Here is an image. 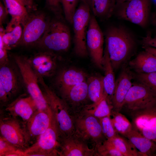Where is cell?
Returning a JSON list of instances; mask_svg holds the SVG:
<instances>
[{
	"label": "cell",
	"instance_id": "6da1fadb",
	"mask_svg": "<svg viewBox=\"0 0 156 156\" xmlns=\"http://www.w3.org/2000/svg\"><path fill=\"white\" fill-rule=\"evenodd\" d=\"M105 47L114 70L118 69L131 56L136 47L133 35L121 26L108 27L104 34Z\"/></svg>",
	"mask_w": 156,
	"mask_h": 156
},
{
	"label": "cell",
	"instance_id": "7a4b0ae2",
	"mask_svg": "<svg viewBox=\"0 0 156 156\" xmlns=\"http://www.w3.org/2000/svg\"><path fill=\"white\" fill-rule=\"evenodd\" d=\"M37 75L43 94L55 119L60 136H67L74 134L73 120L65 101L46 84L42 77Z\"/></svg>",
	"mask_w": 156,
	"mask_h": 156
},
{
	"label": "cell",
	"instance_id": "3957f363",
	"mask_svg": "<svg viewBox=\"0 0 156 156\" xmlns=\"http://www.w3.org/2000/svg\"><path fill=\"white\" fill-rule=\"evenodd\" d=\"M71 116L75 134L88 144H90L95 151L107 140L103 133L99 119L83 112Z\"/></svg>",
	"mask_w": 156,
	"mask_h": 156
},
{
	"label": "cell",
	"instance_id": "277c9868",
	"mask_svg": "<svg viewBox=\"0 0 156 156\" xmlns=\"http://www.w3.org/2000/svg\"><path fill=\"white\" fill-rule=\"evenodd\" d=\"M70 34L69 27L61 20H50L47 29L36 45L45 51H66L70 45Z\"/></svg>",
	"mask_w": 156,
	"mask_h": 156
},
{
	"label": "cell",
	"instance_id": "5b68a950",
	"mask_svg": "<svg viewBox=\"0 0 156 156\" xmlns=\"http://www.w3.org/2000/svg\"><path fill=\"white\" fill-rule=\"evenodd\" d=\"M14 58L22 82L38 110L48 109L49 106L40 87L37 75L30 65L28 58L18 55L14 56Z\"/></svg>",
	"mask_w": 156,
	"mask_h": 156
},
{
	"label": "cell",
	"instance_id": "8992f818",
	"mask_svg": "<svg viewBox=\"0 0 156 156\" xmlns=\"http://www.w3.org/2000/svg\"><path fill=\"white\" fill-rule=\"evenodd\" d=\"M60 133L53 115L50 125L24 151L25 156H58Z\"/></svg>",
	"mask_w": 156,
	"mask_h": 156
},
{
	"label": "cell",
	"instance_id": "52a82bcc",
	"mask_svg": "<svg viewBox=\"0 0 156 156\" xmlns=\"http://www.w3.org/2000/svg\"><path fill=\"white\" fill-rule=\"evenodd\" d=\"M90 10L88 5L81 1L73 18V51L76 55L80 57H86L88 54L86 37L91 16Z\"/></svg>",
	"mask_w": 156,
	"mask_h": 156
},
{
	"label": "cell",
	"instance_id": "ba28073f",
	"mask_svg": "<svg viewBox=\"0 0 156 156\" xmlns=\"http://www.w3.org/2000/svg\"><path fill=\"white\" fill-rule=\"evenodd\" d=\"M151 0H130L116 5L114 14L119 19L142 28L148 24Z\"/></svg>",
	"mask_w": 156,
	"mask_h": 156
},
{
	"label": "cell",
	"instance_id": "9c48e42d",
	"mask_svg": "<svg viewBox=\"0 0 156 156\" xmlns=\"http://www.w3.org/2000/svg\"><path fill=\"white\" fill-rule=\"evenodd\" d=\"M128 113L133 128L146 137L156 141V99Z\"/></svg>",
	"mask_w": 156,
	"mask_h": 156
},
{
	"label": "cell",
	"instance_id": "30bf717a",
	"mask_svg": "<svg viewBox=\"0 0 156 156\" xmlns=\"http://www.w3.org/2000/svg\"><path fill=\"white\" fill-rule=\"evenodd\" d=\"M34 12L29 13L22 26L23 31L20 45H36L42 36L50 21L44 13Z\"/></svg>",
	"mask_w": 156,
	"mask_h": 156
},
{
	"label": "cell",
	"instance_id": "8fae6325",
	"mask_svg": "<svg viewBox=\"0 0 156 156\" xmlns=\"http://www.w3.org/2000/svg\"><path fill=\"white\" fill-rule=\"evenodd\" d=\"M104 36L96 17L91 15L86 35V47L92 61L101 69H103Z\"/></svg>",
	"mask_w": 156,
	"mask_h": 156
},
{
	"label": "cell",
	"instance_id": "7c38bea8",
	"mask_svg": "<svg viewBox=\"0 0 156 156\" xmlns=\"http://www.w3.org/2000/svg\"><path fill=\"white\" fill-rule=\"evenodd\" d=\"M1 135L18 148L25 151L29 147L24 125L17 118L1 117Z\"/></svg>",
	"mask_w": 156,
	"mask_h": 156
},
{
	"label": "cell",
	"instance_id": "4fadbf2b",
	"mask_svg": "<svg viewBox=\"0 0 156 156\" xmlns=\"http://www.w3.org/2000/svg\"><path fill=\"white\" fill-rule=\"evenodd\" d=\"M60 91L71 116L80 112L88 105L86 103L89 99L86 81Z\"/></svg>",
	"mask_w": 156,
	"mask_h": 156
},
{
	"label": "cell",
	"instance_id": "5bb4252c",
	"mask_svg": "<svg viewBox=\"0 0 156 156\" xmlns=\"http://www.w3.org/2000/svg\"><path fill=\"white\" fill-rule=\"evenodd\" d=\"M156 99L155 93L138 82L133 83L126 96L122 109H125L129 113L142 108Z\"/></svg>",
	"mask_w": 156,
	"mask_h": 156
},
{
	"label": "cell",
	"instance_id": "9a60e30c",
	"mask_svg": "<svg viewBox=\"0 0 156 156\" xmlns=\"http://www.w3.org/2000/svg\"><path fill=\"white\" fill-rule=\"evenodd\" d=\"M53 117L50 107L45 110H38L33 115L24 125L29 145L34 143L49 127Z\"/></svg>",
	"mask_w": 156,
	"mask_h": 156
},
{
	"label": "cell",
	"instance_id": "2e32d148",
	"mask_svg": "<svg viewBox=\"0 0 156 156\" xmlns=\"http://www.w3.org/2000/svg\"><path fill=\"white\" fill-rule=\"evenodd\" d=\"M60 156H95L94 148L75 134L67 136H60Z\"/></svg>",
	"mask_w": 156,
	"mask_h": 156
},
{
	"label": "cell",
	"instance_id": "e0dca14e",
	"mask_svg": "<svg viewBox=\"0 0 156 156\" xmlns=\"http://www.w3.org/2000/svg\"><path fill=\"white\" fill-rule=\"evenodd\" d=\"M28 59L37 74L43 78L50 77L55 73L60 57L53 52L45 51Z\"/></svg>",
	"mask_w": 156,
	"mask_h": 156
},
{
	"label": "cell",
	"instance_id": "ac0fdd59",
	"mask_svg": "<svg viewBox=\"0 0 156 156\" xmlns=\"http://www.w3.org/2000/svg\"><path fill=\"white\" fill-rule=\"evenodd\" d=\"M38 110L32 98L25 94L20 96L7 105L5 109L9 116L21 118L24 125Z\"/></svg>",
	"mask_w": 156,
	"mask_h": 156
},
{
	"label": "cell",
	"instance_id": "d6986e66",
	"mask_svg": "<svg viewBox=\"0 0 156 156\" xmlns=\"http://www.w3.org/2000/svg\"><path fill=\"white\" fill-rule=\"evenodd\" d=\"M129 68L125 67L116 81L111 100L112 111L120 112L126 96L132 85L133 74Z\"/></svg>",
	"mask_w": 156,
	"mask_h": 156
},
{
	"label": "cell",
	"instance_id": "ffe728a7",
	"mask_svg": "<svg viewBox=\"0 0 156 156\" xmlns=\"http://www.w3.org/2000/svg\"><path fill=\"white\" fill-rule=\"evenodd\" d=\"M4 5L12 18L5 29V32L9 31L19 24L23 26L29 15L26 7L18 0H3Z\"/></svg>",
	"mask_w": 156,
	"mask_h": 156
},
{
	"label": "cell",
	"instance_id": "44dd1931",
	"mask_svg": "<svg viewBox=\"0 0 156 156\" xmlns=\"http://www.w3.org/2000/svg\"><path fill=\"white\" fill-rule=\"evenodd\" d=\"M20 83L17 74L9 62L0 66V83L6 91L9 99L18 93Z\"/></svg>",
	"mask_w": 156,
	"mask_h": 156
},
{
	"label": "cell",
	"instance_id": "7402d4cb",
	"mask_svg": "<svg viewBox=\"0 0 156 156\" xmlns=\"http://www.w3.org/2000/svg\"><path fill=\"white\" fill-rule=\"evenodd\" d=\"M125 137L144 156H156V141L146 137L133 128Z\"/></svg>",
	"mask_w": 156,
	"mask_h": 156
},
{
	"label": "cell",
	"instance_id": "603a6c76",
	"mask_svg": "<svg viewBox=\"0 0 156 156\" xmlns=\"http://www.w3.org/2000/svg\"><path fill=\"white\" fill-rule=\"evenodd\" d=\"M130 68L136 73L156 72V57L145 50L139 53L129 63Z\"/></svg>",
	"mask_w": 156,
	"mask_h": 156
},
{
	"label": "cell",
	"instance_id": "cb8c5ba5",
	"mask_svg": "<svg viewBox=\"0 0 156 156\" xmlns=\"http://www.w3.org/2000/svg\"><path fill=\"white\" fill-rule=\"evenodd\" d=\"M87 75L83 71L74 68H68L59 73L56 82L60 90L85 81Z\"/></svg>",
	"mask_w": 156,
	"mask_h": 156
},
{
	"label": "cell",
	"instance_id": "d4e9b609",
	"mask_svg": "<svg viewBox=\"0 0 156 156\" xmlns=\"http://www.w3.org/2000/svg\"><path fill=\"white\" fill-rule=\"evenodd\" d=\"M103 64L104 72V75L103 76L104 93L111 103L116 81L114 71V70L107 51L105 48L104 51Z\"/></svg>",
	"mask_w": 156,
	"mask_h": 156
},
{
	"label": "cell",
	"instance_id": "484cf974",
	"mask_svg": "<svg viewBox=\"0 0 156 156\" xmlns=\"http://www.w3.org/2000/svg\"><path fill=\"white\" fill-rule=\"evenodd\" d=\"M116 6L115 0H92L91 10L96 18L105 21L114 14Z\"/></svg>",
	"mask_w": 156,
	"mask_h": 156
},
{
	"label": "cell",
	"instance_id": "4316f807",
	"mask_svg": "<svg viewBox=\"0 0 156 156\" xmlns=\"http://www.w3.org/2000/svg\"><path fill=\"white\" fill-rule=\"evenodd\" d=\"M112 111L111 103L104 93L103 97L98 102L87 105L81 112L100 119L107 116L111 117Z\"/></svg>",
	"mask_w": 156,
	"mask_h": 156
},
{
	"label": "cell",
	"instance_id": "83f0119b",
	"mask_svg": "<svg viewBox=\"0 0 156 156\" xmlns=\"http://www.w3.org/2000/svg\"><path fill=\"white\" fill-rule=\"evenodd\" d=\"M88 99L91 103L98 102L104 94L103 76L94 75L87 78Z\"/></svg>",
	"mask_w": 156,
	"mask_h": 156
},
{
	"label": "cell",
	"instance_id": "f1b7e54d",
	"mask_svg": "<svg viewBox=\"0 0 156 156\" xmlns=\"http://www.w3.org/2000/svg\"><path fill=\"white\" fill-rule=\"evenodd\" d=\"M107 140L123 156H144L126 137L118 134Z\"/></svg>",
	"mask_w": 156,
	"mask_h": 156
},
{
	"label": "cell",
	"instance_id": "f546056e",
	"mask_svg": "<svg viewBox=\"0 0 156 156\" xmlns=\"http://www.w3.org/2000/svg\"><path fill=\"white\" fill-rule=\"evenodd\" d=\"M22 26L19 24L7 32H5V29L0 26V33L2 34L3 42L7 50L20 45L23 31Z\"/></svg>",
	"mask_w": 156,
	"mask_h": 156
},
{
	"label": "cell",
	"instance_id": "4dcf8cb0",
	"mask_svg": "<svg viewBox=\"0 0 156 156\" xmlns=\"http://www.w3.org/2000/svg\"><path fill=\"white\" fill-rule=\"evenodd\" d=\"M111 117L113 126L117 133L125 137L133 128L131 123L120 112L112 111Z\"/></svg>",
	"mask_w": 156,
	"mask_h": 156
},
{
	"label": "cell",
	"instance_id": "1f68e13d",
	"mask_svg": "<svg viewBox=\"0 0 156 156\" xmlns=\"http://www.w3.org/2000/svg\"><path fill=\"white\" fill-rule=\"evenodd\" d=\"M0 156H25V153L0 135Z\"/></svg>",
	"mask_w": 156,
	"mask_h": 156
},
{
	"label": "cell",
	"instance_id": "d6a6232c",
	"mask_svg": "<svg viewBox=\"0 0 156 156\" xmlns=\"http://www.w3.org/2000/svg\"><path fill=\"white\" fill-rule=\"evenodd\" d=\"M133 74L138 82L146 86L156 94V72Z\"/></svg>",
	"mask_w": 156,
	"mask_h": 156
},
{
	"label": "cell",
	"instance_id": "836d02e7",
	"mask_svg": "<svg viewBox=\"0 0 156 156\" xmlns=\"http://www.w3.org/2000/svg\"><path fill=\"white\" fill-rule=\"evenodd\" d=\"M95 152V156H123L107 140L97 147Z\"/></svg>",
	"mask_w": 156,
	"mask_h": 156
},
{
	"label": "cell",
	"instance_id": "e575fe53",
	"mask_svg": "<svg viewBox=\"0 0 156 156\" xmlns=\"http://www.w3.org/2000/svg\"><path fill=\"white\" fill-rule=\"evenodd\" d=\"M66 20L72 24L73 18L78 0H60Z\"/></svg>",
	"mask_w": 156,
	"mask_h": 156
},
{
	"label": "cell",
	"instance_id": "d590c367",
	"mask_svg": "<svg viewBox=\"0 0 156 156\" xmlns=\"http://www.w3.org/2000/svg\"><path fill=\"white\" fill-rule=\"evenodd\" d=\"M99 119L103 133L107 140L111 139L118 134L113 126L111 117H105Z\"/></svg>",
	"mask_w": 156,
	"mask_h": 156
},
{
	"label": "cell",
	"instance_id": "8d00e7d4",
	"mask_svg": "<svg viewBox=\"0 0 156 156\" xmlns=\"http://www.w3.org/2000/svg\"><path fill=\"white\" fill-rule=\"evenodd\" d=\"M7 50L2 40V34L0 33V66L5 64L9 62Z\"/></svg>",
	"mask_w": 156,
	"mask_h": 156
},
{
	"label": "cell",
	"instance_id": "74e56055",
	"mask_svg": "<svg viewBox=\"0 0 156 156\" xmlns=\"http://www.w3.org/2000/svg\"><path fill=\"white\" fill-rule=\"evenodd\" d=\"M48 8L56 14L59 15L61 12L60 0H46Z\"/></svg>",
	"mask_w": 156,
	"mask_h": 156
},
{
	"label": "cell",
	"instance_id": "f35d334b",
	"mask_svg": "<svg viewBox=\"0 0 156 156\" xmlns=\"http://www.w3.org/2000/svg\"><path fill=\"white\" fill-rule=\"evenodd\" d=\"M141 43L142 46L151 47L156 49V37H152L151 33L148 32L142 38Z\"/></svg>",
	"mask_w": 156,
	"mask_h": 156
},
{
	"label": "cell",
	"instance_id": "ab89813d",
	"mask_svg": "<svg viewBox=\"0 0 156 156\" xmlns=\"http://www.w3.org/2000/svg\"><path fill=\"white\" fill-rule=\"evenodd\" d=\"M23 4L29 12L36 11V6L34 0H18Z\"/></svg>",
	"mask_w": 156,
	"mask_h": 156
},
{
	"label": "cell",
	"instance_id": "60d3db41",
	"mask_svg": "<svg viewBox=\"0 0 156 156\" xmlns=\"http://www.w3.org/2000/svg\"><path fill=\"white\" fill-rule=\"evenodd\" d=\"M8 94L2 85L0 83V100L1 103H6L9 100Z\"/></svg>",
	"mask_w": 156,
	"mask_h": 156
},
{
	"label": "cell",
	"instance_id": "b9f144b4",
	"mask_svg": "<svg viewBox=\"0 0 156 156\" xmlns=\"http://www.w3.org/2000/svg\"><path fill=\"white\" fill-rule=\"evenodd\" d=\"M8 13L4 5L0 2V24L1 25L4 22Z\"/></svg>",
	"mask_w": 156,
	"mask_h": 156
},
{
	"label": "cell",
	"instance_id": "7bdbcfd3",
	"mask_svg": "<svg viewBox=\"0 0 156 156\" xmlns=\"http://www.w3.org/2000/svg\"><path fill=\"white\" fill-rule=\"evenodd\" d=\"M143 48L144 50L150 53L156 57V49L149 46H143Z\"/></svg>",
	"mask_w": 156,
	"mask_h": 156
},
{
	"label": "cell",
	"instance_id": "ee69618b",
	"mask_svg": "<svg viewBox=\"0 0 156 156\" xmlns=\"http://www.w3.org/2000/svg\"><path fill=\"white\" fill-rule=\"evenodd\" d=\"M81 1L88 5L91 9L92 0H81Z\"/></svg>",
	"mask_w": 156,
	"mask_h": 156
},
{
	"label": "cell",
	"instance_id": "f6af8a7d",
	"mask_svg": "<svg viewBox=\"0 0 156 156\" xmlns=\"http://www.w3.org/2000/svg\"><path fill=\"white\" fill-rule=\"evenodd\" d=\"M129 0H115L116 3V5H118Z\"/></svg>",
	"mask_w": 156,
	"mask_h": 156
},
{
	"label": "cell",
	"instance_id": "bcb514c9",
	"mask_svg": "<svg viewBox=\"0 0 156 156\" xmlns=\"http://www.w3.org/2000/svg\"><path fill=\"white\" fill-rule=\"evenodd\" d=\"M152 23L155 26V31L156 34V16H155V17H154L152 20ZM156 37V36L155 37Z\"/></svg>",
	"mask_w": 156,
	"mask_h": 156
},
{
	"label": "cell",
	"instance_id": "7dc6e473",
	"mask_svg": "<svg viewBox=\"0 0 156 156\" xmlns=\"http://www.w3.org/2000/svg\"><path fill=\"white\" fill-rule=\"evenodd\" d=\"M155 4L156 5V0H153Z\"/></svg>",
	"mask_w": 156,
	"mask_h": 156
}]
</instances>
